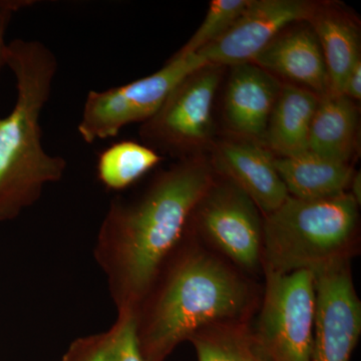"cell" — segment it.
Wrapping results in <instances>:
<instances>
[{"label":"cell","instance_id":"obj_6","mask_svg":"<svg viewBox=\"0 0 361 361\" xmlns=\"http://www.w3.org/2000/svg\"><path fill=\"white\" fill-rule=\"evenodd\" d=\"M185 233L246 274L262 275L263 214L225 178L215 176Z\"/></svg>","mask_w":361,"mask_h":361},{"label":"cell","instance_id":"obj_19","mask_svg":"<svg viewBox=\"0 0 361 361\" xmlns=\"http://www.w3.org/2000/svg\"><path fill=\"white\" fill-rule=\"evenodd\" d=\"M161 160L155 149L134 141L111 145L97 159V178L108 189H126L156 167Z\"/></svg>","mask_w":361,"mask_h":361},{"label":"cell","instance_id":"obj_24","mask_svg":"<svg viewBox=\"0 0 361 361\" xmlns=\"http://www.w3.org/2000/svg\"><path fill=\"white\" fill-rule=\"evenodd\" d=\"M343 96L348 97L353 102H360L361 99V59L353 66L349 73L344 84Z\"/></svg>","mask_w":361,"mask_h":361},{"label":"cell","instance_id":"obj_9","mask_svg":"<svg viewBox=\"0 0 361 361\" xmlns=\"http://www.w3.org/2000/svg\"><path fill=\"white\" fill-rule=\"evenodd\" d=\"M314 277L312 361H350L361 336V301L351 262L331 266Z\"/></svg>","mask_w":361,"mask_h":361},{"label":"cell","instance_id":"obj_25","mask_svg":"<svg viewBox=\"0 0 361 361\" xmlns=\"http://www.w3.org/2000/svg\"><path fill=\"white\" fill-rule=\"evenodd\" d=\"M348 193L357 202L358 205L361 203V175L360 172H355L351 179L348 188Z\"/></svg>","mask_w":361,"mask_h":361},{"label":"cell","instance_id":"obj_18","mask_svg":"<svg viewBox=\"0 0 361 361\" xmlns=\"http://www.w3.org/2000/svg\"><path fill=\"white\" fill-rule=\"evenodd\" d=\"M189 341L198 361H265L251 334V322H222L197 331Z\"/></svg>","mask_w":361,"mask_h":361},{"label":"cell","instance_id":"obj_4","mask_svg":"<svg viewBox=\"0 0 361 361\" xmlns=\"http://www.w3.org/2000/svg\"><path fill=\"white\" fill-rule=\"evenodd\" d=\"M348 192L322 199L289 196L263 216L262 276L310 271L317 274L360 253V215Z\"/></svg>","mask_w":361,"mask_h":361},{"label":"cell","instance_id":"obj_23","mask_svg":"<svg viewBox=\"0 0 361 361\" xmlns=\"http://www.w3.org/2000/svg\"><path fill=\"white\" fill-rule=\"evenodd\" d=\"M35 0H0V73L6 66V35L14 14L35 6Z\"/></svg>","mask_w":361,"mask_h":361},{"label":"cell","instance_id":"obj_2","mask_svg":"<svg viewBox=\"0 0 361 361\" xmlns=\"http://www.w3.org/2000/svg\"><path fill=\"white\" fill-rule=\"evenodd\" d=\"M257 279L185 233L134 314L145 358L165 361L209 325L251 322L262 296Z\"/></svg>","mask_w":361,"mask_h":361},{"label":"cell","instance_id":"obj_20","mask_svg":"<svg viewBox=\"0 0 361 361\" xmlns=\"http://www.w3.org/2000/svg\"><path fill=\"white\" fill-rule=\"evenodd\" d=\"M252 0H213L198 30L180 51L193 54L204 49L227 32L251 4Z\"/></svg>","mask_w":361,"mask_h":361},{"label":"cell","instance_id":"obj_14","mask_svg":"<svg viewBox=\"0 0 361 361\" xmlns=\"http://www.w3.org/2000/svg\"><path fill=\"white\" fill-rule=\"evenodd\" d=\"M324 58L329 94L341 96L349 73L360 61V35L357 20L334 4H318L307 21Z\"/></svg>","mask_w":361,"mask_h":361},{"label":"cell","instance_id":"obj_10","mask_svg":"<svg viewBox=\"0 0 361 361\" xmlns=\"http://www.w3.org/2000/svg\"><path fill=\"white\" fill-rule=\"evenodd\" d=\"M317 4L307 0H252L227 32L197 52L207 65L231 68L253 63L287 27L307 23Z\"/></svg>","mask_w":361,"mask_h":361},{"label":"cell","instance_id":"obj_22","mask_svg":"<svg viewBox=\"0 0 361 361\" xmlns=\"http://www.w3.org/2000/svg\"><path fill=\"white\" fill-rule=\"evenodd\" d=\"M109 332L90 334L71 342L61 361H106Z\"/></svg>","mask_w":361,"mask_h":361},{"label":"cell","instance_id":"obj_11","mask_svg":"<svg viewBox=\"0 0 361 361\" xmlns=\"http://www.w3.org/2000/svg\"><path fill=\"white\" fill-rule=\"evenodd\" d=\"M209 160L215 174L243 191L263 216L276 210L289 197L275 167V156L261 142L236 135L213 142Z\"/></svg>","mask_w":361,"mask_h":361},{"label":"cell","instance_id":"obj_17","mask_svg":"<svg viewBox=\"0 0 361 361\" xmlns=\"http://www.w3.org/2000/svg\"><path fill=\"white\" fill-rule=\"evenodd\" d=\"M358 110L348 97H320L311 123L308 152L350 164L357 146Z\"/></svg>","mask_w":361,"mask_h":361},{"label":"cell","instance_id":"obj_7","mask_svg":"<svg viewBox=\"0 0 361 361\" xmlns=\"http://www.w3.org/2000/svg\"><path fill=\"white\" fill-rule=\"evenodd\" d=\"M205 66L198 52L179 49L153 75L102 92L90 90L78 126L80 137L94 144L116 137L130 123L146 122L188 75Z\"/></svg>","mask_w":361,"mask_h":361},{"label":"cell","instance_id":"obj_3","mask_svg":"<svg viewBox=\"0 0 361 361\" xmlns=\"http://www.w3.org/2000/svg\"><path fill=\"white\" fill-rule=\"evenodd\" d=\"M6 66L16 80V99L0 118V222L35 205L68 166L63 157L45 151L39 123L58 73L56 56L39 40L18 39L7 45Z\"/></svg>","mask_w":361,"mask_h":361},{"label":"cell","instance_id":"obj_16","mask_svg":"<svg viewBox=\"0 0 361 361\" xmlns=\"http://www.w3.org/2000/svg\"><path fill=\"white\" fill-rule=\"evenodd\" d=\"M274 161L289 196L301 200H322L346 193L355 173L351 164L308 151L293 157H275Z\"/></svg>","mask_w":361,"mask_h":361},{"label":"cell","instance_id":"obj_13","mask_svg":"<svg viewBox=\"0 0 361 361\" xmlns=\"http://www.w3.org/2000/svg\"><path fill=\"white\" fill-rule=\"evenodd\" d=\"M252 63L274 77L287 78L319 97L329 94V75L322 47L310 25L287 27Z\"/></svg>","mask_w":361,"mask_h":361},{"label":"cell","instance_id":"obj_12","mask_svg":"<svg viewBox=\"0 0 361 361\" xmlns=\"http://www.w3.org/2000/svg\"><path fill=\"white\" fill-rule=\"evenodd\" d=\"M231 68L225 94L226 122L237 137L261 142L281 82L252 63Z\"/></svg>","mask_w":361,"mask_h":361},{"label":"cell","instance_id":"obj_5","mask_svg":"<svg viewBox=\"0 0 361 361\" xmlns=\"http://www.w3.org/2000/svg\"><path fill=\"white\" fill-rule=\"evenodd\" d=\"M262 296L251 322L265 361H312L315 277L310 271L263 274Z\"/></svg>","mask_w":361,"mask_h":361},{"label":"cell","instance_id":"obj_1","mask_svg":"<svg viewBox=\"0 0 361 361\" xmlns=\"http://www.w3.org/2000/svg\"><path fill=\"white\" fill-rule=\"evenodd\" d=\"M215 176L208 158L187 157L161 171L137 198L111 201L94 256L118 313L135 314Z\"/></svg>","mask_w":361,"mask_h":361},{"label":"cell","instance_id":"obj_15","mask_svg":"<svg viewBox=\"0 0 361 361\" xmlns=\"http://www.w3.org/2000/svg\"><path fill=\"white\" fill-rule=\"evenodd\" d=\"M320 97L293 84L282 85L261 142L275 157L308 151L311 123Z\"/></svg>","mask_w":361,"mask_h":361},{"label":"cell","instance_id":"obj_21","mask_svg":"<svg viewBox=\"0 0 361 361\" xmlns=\"http://www.w3.org/2000/svg\"><path fill=\"white\" fill-rule=\"evenodd\" d=\"M108 332L106 361H147L140 346L134 315L118 313Z\"/></svg>","mask_w":361,"mask_h":361},{"label":"cell","instance_id":"obj_8","mask_svg":"<svg viewBox=\"0 0 361 361\" xmlns=\"http://www.w3.org/2000/svg\"><path fill=\"white\" fill-rule=\"evenodd\" d=\"M223 68L203 66L176 87L160 110L142 123L140 135L147 146L180 159L212 146L213 104Z\"/></svg>","mask_w":361,"mask_h":361}]
</instances>
